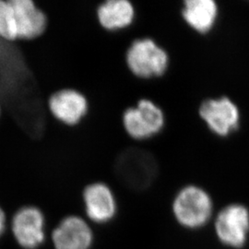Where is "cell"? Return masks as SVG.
Returning a JSON list of instances; mask_svg holds the SVG:
<instances>
[{"label":"cell","instance_id":"cell-1","mask_svg":"<svg viewBox=\"0 0 249 249\" xmlns=\"http://www.w3.org/2000/svg\"><path fill=\"white\" fill-rule=\"evenodd\" d=\"M0 102L31 136L42 134L45 112L36 80L25 61L0 71Z\"/></svg>","mask_w":249,"mask_h":249},{"label":"cell","instance_id":"cell-2","mask_svg":"<svg viewBox=\"0 0 249 249\" xmlns=\"http://www.w3.org/2000/svg\"><path fill=\"white\" fill-rule=\"evenodd\" d=\"M115 171L116 178L125 187L133 190H144L157 177L158 164L150 151L129 148L117 157Z\"/></svg>","mask_w":249,"mask_h":249},{"label":"cell","instance_id":"cell-3","mask_svg":"<svg viewBox=\"0 0 249 249\" xmlns=\"http://www.w3.org/2000/svg\"><path fill=\"white\" fill-rule=\"evenodd\" d=\"M213 210L211 196L203 189L195 186L183 188L173 203L177 221L188 229L203 227L211 220Z\"/></svg>","mask_w":249,"mask_h":249},{"label":"cell","instance_id":"cell-4","mask_svg":"<svg viewBox=\"0 0 249 249\" xmlns=\"http://www.w3.org/2000/svg\"><path fill=\"white\" fill-rule=\"evenodd\" d=\"M126 65L139 78L149 79L162 75L168 67V54L150 38L138 39L128 47Z\"/></svg>","mask_w":249,"mask_h":249},{"label":"cell","instance_id":"cell-5","mask_svg":"<svg viewBox=\"0 0 249 249\" xmlns=\"http://www.w3.org/2000/svg\"><path fill=\"white\" fill-rule=\"evenodd\" d=\"M214 225L216 235L222 244L232 249H241L249 237V210L243 205L226 206L217 215Z\"/></svg>","mask_w":249,"mask_h":249},{"label":"cell","instance_id":"cell-6","mask_svg":"<svg viewBox=\"0 0 249 249\" xmlns=\"http://www.w3.org/2000/svg\"><path fill=\"white\" fill-rule=\"evenodd\" d=\"M11 231L21 249H39L46 238L45 215L36 206H24L12 217Z\"/></svg>","mask_w":249,"mask_h":249},{"label":"cell","instance_id":"cell-7","mask_svg":"<svg viewBox=\"0 0 249 249\" xmlns=\"http://www.w3.org/2000/svg\"><path fill=\"white\" fill-rule=\"evenodd\" d=\"M163 124L164 116L160 107L147 99L127 108L123 114L124 130L136 140L151 138L160 131Z\"/></svg>","mask_w":249,"mask_h":249},{"label":"cell","instance_id":"cell-8","mask_svg":"<svg viewBox=\"0 0 249 249\" xmlns=\"http://www.w3.org/2000/svg\"><path fill=\"white\" fill-rule=\"evenodd\" d=\"M51 238L53 249H90L94 235L85 219L70 215L53 228Z\"/></svg>","mask_w":249,"mask_h":249},{"label":"cell","instance_id":"cell-9","mask_svg":"<svg viewBox=\"0 0 249 249\" xmlns=\"http://www.w3.org/2000/svg\"><path fill=\"white\" fill-rule=\"evenodd\" d=\"M83 203L87 217L93 223L111 222L117 213V202L113 190L107 184L96 182L83 190Z\"/></svg>","mask_w":249,"mask_h":249},{"label":"cell","instance_id":"cell-10","mask_svg":"<svg viewBox=\"0 0 249 249\" xmlns=\"http://www.w3.org/2000/svg\"><path fill=\"white\" fill-rule=\"evenodd\" d=\"M48 107L56 119L69 125L79 124L86 116L89 104L86 97L77 89H62L53 93Z\"/></svg>","mask_w":249,"mask_h":249},{"label":"cell","instance_id":"cell-11","mask_svg":"<svg viewBox=\"0 0 249 249\" xmlns=\"http://www.w3.org/2000/svg\"><path fill=\"white\" fill-rule=\"evenodd\" d=\"M13 9L17 39L32 40L42 36L47 26L44 11L32 0H9Z\"/></svg>","mask_w":249,"mask_h":249},{"label":"cell","instance_id":"cell-12","mask_svg":"<svg viewBox=\"0 0 249 249\" xmlns=\"http://www.w3.org/2000/svg\"><path fill=\"white\" fill-rule=\"evenodd\" d=\"M199 114L211 129L221 136L227 135L238 124V110L225 97L205 101L200 107Z\"/></svg>","mask_w":249,"mask_h":249},{"label":"cell","instance_id":"cell-13","mask_svg":"<svg viewBox=\"0 0 249 249\" xmlns=\"http://www.w3.org/2000/svg\"><path fill=\"white\" fill-rule=\"evenodd\" d=\"M97 17L105 29L117 31L132 23L135 10L133 5L127 0H108L99 6Z\"/></svg>","mask_w":249,"mask_h":249},{"label":"cell","instance_id":"cell-14","mask_svg":"<svg viewBox=\"0 0 249 249\" xmlns=\"http://www.w3.org/2000/svg\"><path fill=\"white\" fill-rule=\"evenodd\" d=\"M183 16L190 26L206 33L213 25L217 16V6L213 0H187Z\"/></svg>","mask_w":249,"mask_h":249},{"label":"cell","instance_id":"cell-15","mask_svg":"<svg viewBox=\"0 0 249 249\" xmlns=\"http://www.w3.org/2000/svg\"><path fill=\"white\" fill-rule=\"evenodd\" d=\"M0 39L8 42L17 39L13 9L9 1L4 0H0Z\"/></svg>","mask_w":249,"mask_h":249},{"label":"cell","instance_id":"cell-16","mask_svg":"<svg viewBox=\"0 0 249 249\" xmlns=\"http://www.w3.org/2000/svg\"><path fill=\"white\" fill-rule=\"evenodd\" d=\"M24 60L22 53L12 42L0 39V71L12 64Z\"/></svg>","mask_w":249,"mask_h":249},{"label":"cell","instance_id":"cell-17","mask_svg":"<svg viewBox=\"0 0 249 249\" xmlns=\"http://www.w3.org/2000/svg\"><path fill=\"white\" fill-rule=\"evenodd\" d=\"M6 223H7V219H6V214L4 211L0 208V237L4 233L5 229H6Z\"/></svg>","mask_w":249,"mask_h":249},{"label":"cell","instance_id":"cell-18","mask_svg":"<svg viewBox=\"0 0 249 249\" xmlns=\"http://www.w3.org/2000/svg\"><path fill=\"white\" fill-rule=\"evenodd\" d=\"M0 114H1V102H0Z\"/></svg>","mask_w":249,"mask_h":249}]
</instances>
